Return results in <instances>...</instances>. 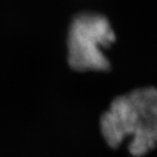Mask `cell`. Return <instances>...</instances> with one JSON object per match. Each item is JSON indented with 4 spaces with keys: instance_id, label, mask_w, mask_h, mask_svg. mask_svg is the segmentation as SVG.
Returning a JSON list of instances; mask_svg holds the SVG:
<instances>
[{
    "instance_id": "obj_1",
    "label": "cell",
    "mask_w": 157,
    "mask_h": 157,
    "mask_svg": "<svg viewBox=\"0 0 157 157\" xmlns=\"http://www.w3.org/2000/svg\"><path fill=\"white\" fill-rule=\"evenodd\" d=\"M100 128L106 143L117 148L131 138L128 151L135 157L147 154L157 140V92L147 87L117 97L102 114Z\"/></svg>"
},
{
    "instance_id": "obj_2",
    "label": "cell",
    "mask_w": 157,
    "mask_h": 157,
    "mask_svg": "<svg viewBox=\"0 0 157 157\" xmlns=\"http://www.w3.org/2000/svg\"><path fill=\"white\" fill-rule=\"evenodd\" d=\"M115 36L107 18L83 13L71 24L68 35V63L78 71H103L110 67L103 49L114 42Z\"/></svg>"
}]
</instances>
